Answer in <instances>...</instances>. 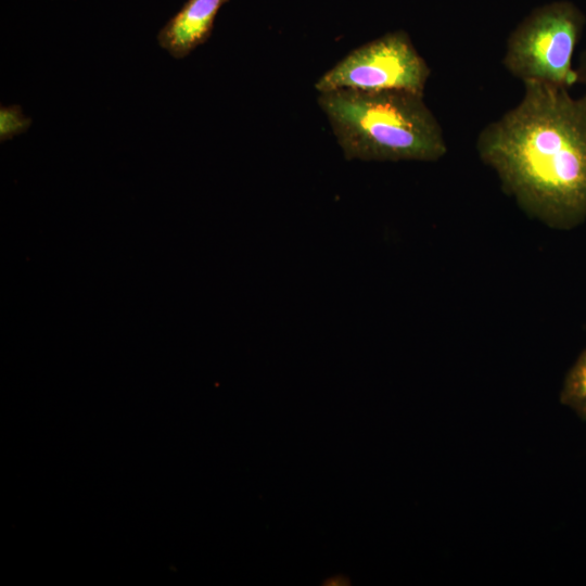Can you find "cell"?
I'll return each instance as SVG.
<instances>
[{"instance_id": "obj_2", "label": "cell", "mask_w": 586, "mask_h": 586, "mask_svg": "<svg viewBox=\"0 0 586 586\" xmlns=\"http://www.w3.org/2000/svg\"><path fill=\"white\" fill-rule=\"evenodd\" d=\"M317 102L347 161L435 162L446 154L423 94L337 89L319 92Z\"/></svg>"}, {"instance_id": "obj_7", "label": "cell", "mask_w": 586, "mask_h": 586, "mask_svg": "<svg viewBox=\"0 0 586 586\" xmlns=\"http://www.w3.org/2000/svg\"><path fill=\"white\" fill-rule=\"evenodd\" d=\"M31 125V118L23 114L20 105L0 106V141H7L24 133Z\"/></svg>"}, {"instance_id": "obj_4", "label": "cell", "mask_w": 586, "mask_h": 586, "mask_svg": "<svg viewBox=\"0 0 586 586\" xmlns=\"http://www.w3.org/2000/svg\"><path fill=\"white\" fill-rule=\"evenodd\" d=\"M430 76L424 59L409 36L393 31L347 53L315 82V89L361 91L403 90L423 94Z\"/></svg>"}, {"instance_id": "obj_5", "label": "cell", "mask_w": 586, "mask_h": 586, "mask_svg": "<svg viewBox=\"0 0 586 586\" xmlns=\"http://www.w3.org/2000/svg\"><path fill=\"white\" fill-rule=\"evenodd\" d=\"M228 1L188 0L158 31V44L175 59L189 55L208 40L216 15Z\"/></svg>"}, {"instance_id": "obj_3", "label": "cell", "mask_w": 586, "mask_h": 586, "mask_svg": "<svg viewBox=\"0 0 586 586\" xmlns=\"http://www.w3.org/2000/svg\"><path fill=\"white\" fill-rule=\"evenodd\" d=\"M584 15L570 2L535 10L511 35L505 65L524 82H546L568 88L576 80L572 56Z\"/></svg>"}, {"instance_id": "obj_1", "label": "cell", "mask_w": 586, "mask_h": 586, "mask_svg": "<svg viewBox=\"0 0 586 586\" xmlns=\"http://www.w3.org/2000/svg\"><path fill=\"white\" fill-rule=\"evenodd\" d=\"M524 84L522 101L484 129L477 151L527 216L571 230L586 220V97Z\"/></svg>"}, {"instance_id": "obj_6", "label": "cell", "mask_w": 586, "mask_h": 586, "mask_svg": "<svg viewBox=\"0 0 586 586\" xmlns=\"http://www.w3.org/2000/svg\"><path fill=\"white\" fill-rule=\"evenodd\" d=\"M559 398L562 405L586 420V348L568 371Z\"/></svg>"}]
</instances>
